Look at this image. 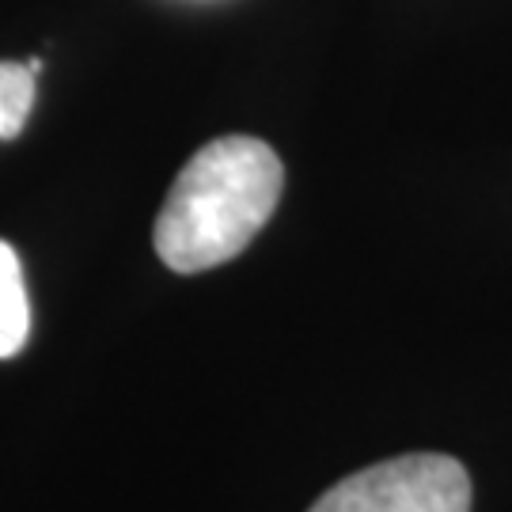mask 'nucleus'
<instances>
[{
  "instance_id": "f257e3e1",
  "label": "nucleus",
  "mask_w": 512,
  "mask_h": 512,
  "mask_svg": "<svg viewBox=\"0 0 512 512\" xmlns=\"http://www.w3.org/2000/svg\"><path fill=\"white\" fill-rule=\"evenodd\" d=\"M285 186L277 152L258 137H217L190 156L156 217V255L175 274L232 262L274 217Z\"/></svg>"
},
{
  "instance_id": "f03ea898",
  "label": "nucleus",
  "mask_w": 512,
  "mask_h": 512,
  "mask_svg": "<svg viewBox=\"0 0 512 512\" xmlns=\"http://www.w3.org/2000/svg\"><path fill=\"white\" fill-rule=\"evenodd\" d=\"M308 512H471V475L437 452L395 456L342 478Z\"/></svg>"
},
{
  "instance_id": "7ed1b4c3",
  "label": "nucleus",
  "mask_w": 512,
  "mask_h": 512,
  "mask_svg": "<svg viewBox=\"0 0 512 512\" xmlns=\"http://www.w3.org/2000/svg\"><path fill=\"white\" fill-rule=\"evenodd\" d=\"M31 334V304L23 289V266L12 243L0 239V361L16 357Z\"/></svg>"
},
{
  "instance_id": "20e7f679",
  "label": "nucleus",
  "mask_w": 512,
  "mask_h": 512,
  "mask_svg": "<svg viewBox=\"0 0 512 512\" xmlns=\"http://www.w3.org/2000/svg\"><path fill=\"white\" fill-rule=\"evenodd\" d=\"M35 107V73L19 61H0V141H12Z\"/></svg>"
}]
</instances>
